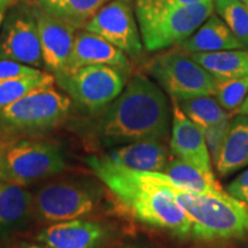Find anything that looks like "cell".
<instances>
[{
    "label": "cell",
    "mask_w": 248,
    "mask_h": 248,
    "mask_svg": "<svg viewBox=\"0 0 248 248\" xmlns=\"http://www.w3.org/2000/svg\"><path fill=\"white\" fill-rule=\"evenodd\" d=\"M57 78L73 100L91 110L107 107L124 89V78L119 68L107 64L80 68Z\"/></svg>",
    "instance_id": "9c48e42d"
},
{
    "label": "cell",
    "mask_w": 248,
    "mask_h": 248,
    "mask_svg": "<svg viewBox=\"0 0 248 248\" xmlns=\"http://www.w3.org/2000/svg\"><path fill=\"white\" fill-rule=\"evenodd\" d=\"M0 60L15 61L39 68L44 62L33 8L13 7L0 31Z\"/></svg>",
    "instance_id": "30bf717a"
},
{
    "label": "cell",
    "mask_w": 248,
    "mask_h": 248,
    "mask_svg": "<svg viewBox=\"0 0 248 248\" xmlns=\"http://www.w3.org/2000/svg\"><path fill=\"white\" fill-rule=\"evenodd\" d=\"M100 200L98 185L84 181L52 182L33 195L35 213L48 223L83 218L98 208Z\"/></svg>",
    "instance_id": "52a82bcc"
},
{
    "label": "cell",
    "mask_w": 248,
    "mask_h": 248,
    "mask_svg": "<svg viewBox=\"0 0 248 248\" xmlns=\"http://www.w3.org/2000/svg\"><path fill=\"white\" fill-rule=\"evenodd\" d=\"M14 2V0H0V8L5 7L7 8L8 6H11Z\"/></svg>",
    "instance_id": "836d02e7"
},
{
    "label": "cell",
    "mask_w": 248,
    "mask_h": 248,
    "mask_svg": "<svg viewBox=\"0 0 248 248\" xmlns=\"http://www.w3.org/2000/svg\"><path fill=\"white\" fill-rule=\"evenodd\" d=\"M190 55L217 80L248 76V49H226Z\"/></svg>",
    "instance_id": "44dd1931"
},
{
    "label": "cell",
    "mask_w": 248,
    "mask_h": 248,
    "mask_svg": "<svg viewBox=\"0 0 248 248\" xmlns=\"http://www.w3.org/2000/svg\"><path fill=\"white\" fill-rule=\"evenodd\" d=\"M6 9L5 7H1L0 8V31H1V27H2V23H4V20H5V13H6Z\"/></svg>",
    "instance_id": "d6a6232c"
},
{
    "label": "cell",
    "mask_w": 248,
    "mask_h": 248,
    "mask_svg": "<svg viewBox=\"0 0 248 248\" xmlns=\"http://www.w3.org/2000/svg\"><path fill=\"white\" fill-rule=\"evenodd\" d=\"M173 185L183 190L197 193H219L224 192L214 173H208L193 164L181 159L169 160L163 171Z\"/></svg>",
    "instance_id": "7402d4cb"
},
{
    "label": "cell",
    "mask_w": 248,
    "mask_h": 248,
    "mask_svg": "<svg viewBox=\"0 0 248 248\" xmlns=\"http://www.w3.org/2000/svg\"><path fill=\"white\" fill-rule=\"evenodd\" d=\"M244 1H246V2H247V4H248V0H244Z\"/></svg>",
    "instance_id": "8d00e7d4"
},
{
    "label": "cell",
    "mask_w": 248,
    "mask_h": 248,
    "mask_svg": "<svg viewBox=\"0 0 248 248\" xmlns=\"http://www.w3.org/2000/svg\"><path fill=\"white\" fill-rule=\"evenodd\" d=\"M228 193L235 199L248 203V169L230 182L228 185Z\"/></svg>",
    "instance_id": "83f0119b"
},
{
    "label": "cell",
    "mask_w": 248,
    "mask_h": 248,
    "mask_svg": "<svg viewBox=\"0 0 248 248\" xmlns=\"http://www.w3.org/2000/svg\"><path fill=\"white\" fill-rule=\"evenodd\" d=\"M95 64H107L125 69L129 68V59L123 51L102 37L86 30L80 31L76 33L66 70L61 75L75 73L80 68Z\"/></svg>",
    "instance_id": "2e32d148"
},
{
    "label": "cell",
    "mask_w": 248,
    "mask_h": 248,
    "mask_svg": "<svg viewBox=\"0 0 248 248\" xmlns=\"http://www.w3.org/2000/svg\"><path fill=\"white\" fill-rule=\"evenodd\" d=\"M135 1H141V2H151V4H161V5H175V6H184V5H193V4H199V2L209 1V0H135Z\"/></svg>",
    "instance_id": "f1b7e54d"
},
{
    "label": "cell",
    "mask_w": 248,
    "mask_h": 248,
    "mask_svg": "<svg viewBox=\"0 0 248 248\" xmlns=\"http://www.w3.org/2000/svg\"><path fill=\"white\" fill-rule=\"evenodd\" d=\"M119 248H141V247L135 246V245H126V246H122V247H119Z\"/></svg>",
    "instance_id": "d590c367"
},
{
    "label": "cell",
    "mask_w": 248,
    "mask_h": 248,
    "mask_svg": "<svg viewBox=\"0 0 248 248\" xmlns=\"http://www.w3.org/2000/svg\"><path fill=\"white\" fill-rule=\"evenodd\" d=\"M85 30L102 37L130 57L142 51L139 26L129 0H113L85 23Z\"/></svg>",
    "instance_id": "8fae6325"
},
{
    "label": "cell",
    "mask_w": 248,
    "mask_h": 248,
    "mask_svg": "<svg viewBox=\"0 0 248 248\" xmlns=\"http://www.w3.org/2000/svg\"><path fill=\"white\" fill-rule=\"evenodd\" d=\"M170 151L177 159L193 164L203 171L214 173L212 155L203 133L186 116L175 99H172Z\"/></svg>",
    "instance_id": "5bb4252c"
},
{
    "label": "cell",
    "mask_w": 248,
    "mask_h": 248,
    "mask_svg": "<svg viewBox=\"0 0 248 248\" xmlns=\"http://www.w3.org/2000/svg\"><path fill=\"white\" fill-rule=\"evenodd\" d=\"M214 163L221 176L232 175L248 166V116L239 114L231 120Z\"/></svg>",
    "instance_id": "d6986e66"
},
{
    "label": "cell",
    "mask_w": 248,
    "mask_h": 248,
    "mask_svg": "<svg viewBox=\"0 0 248 248\" xmlns=\"http://www.w3.org/2000/svg\"><path fill=\"white\" fill-rule=\"evenodd\" d=\"M248 94V76L217 80L214 97L225 110H238Z\"/></svg>",
    "instance_id": "484cf974"
},
{
    "label": "cell",
    "mask_w": 248,
    "mask_h": 248,
    "mask_svg": "<svg viewBox=\"0 0 248 248\" xmlns=\"http://www.w3.org/2000/svg\"><path fill=\"white\" fill-rule=\"evenodd\" d=\"M107 1L108 0H53L51 4L42 8L49 14L70 21L80 28L84 27Z\"/></svg>",
    "instance_id": "603a6c76"
},
{
    "label": "cell",
    "mask_w": 248,
    "mask_h": 248,
    "mask_svg": "<svg viewBox=\"0 0 248 248\" xmlns=\"http://www.w3.org/2000/svg\"><path fill=\"white\" fill-rule=\"evenodd\" d=\"M170 130L168 99L148 77L137 75L115 100L105 107L95 135L104 147L139 140H164Z\"/></svg>",
    "instance_id": "6da1fadb"
},
{
    "label": "cell",
    "mask_w": 248,
    "mask_h": 248,
    "mask_svg": "<svg viewBox=\"0 0 248 248\" xmlns=\"http://www.w3.org/2000/svg\"><path fill=\"white\" fill-rule=\"evenodd\" d=\"M148 73L171 97L181 101L202 95H214L217 79L190 54L169 52L148 64Z\"/></svg>",
    "instance_id": "ba28073f"
},
{
    "label": "cell",
    "mask_w": 248,
    "mask_h": 248,
    "mask_svg": "<svg viewBox=\"0 0 248 248\" xmlns=\"http://www.w3.org/2000/svg\"><path fill=\"white\" fill-rule=\"evenodd\" d=\"M238 113L241 114V115H246L248 116V94L246 99H245L243 104H241V106L239 107V109H238Z\"/></svg>",
    "instance_id": "4dcf8cb0"
},
{
    "label": "cell",
    "mask_w": 248,
    "mask_h": 248,
    "mask_svg": "<svg viewBox=\"0 0 248 248\" xmlns=\"http://www.w3.org/2000/svg\"><path fill=\"white\" fill-rule=\"evenodd\" d=\"M4 181V144L0 140V183Z\"/></svg>",
    "instance_id": "f546056e"
},
{
    "label": "cell",
    "mask_w": 248,
    "mask_h": 248,
    "mask_svg": "<svg viewBox=\"0 0 248 248\" xmlns=\"http://www.w3.org/2000/svg\"><path fill=\"white\" fill-rule=\"evenodd\" d=\"M106 159L137 171H163L169 150L162 140H139L111 148Z\"/></svg>",
    "instance_id": "ac0fdd59"
},
{
    "label": "cell",
    "mask_w": 248,
    "mask_h": 248,
    "mask_svg": "<svg viewBox=\"0 0 248 248\" xmlns=\"http://www.w3.org/2000/svg\"><path fill=\"white\" fill-rule=\"evenodd\" d=\"M39 70L38 68L27 66V64L18 63L15 61L0 60V83L12 78H17V77L32 75V74L38 73Z\"/></svg>",
    "instance_id": "4316f807"
},
{
    "label": "cell",
    "mask_w": 248,
    "mask_h": 248,
    "mask_svg": "<svg viewBox=\"0 0 248 248\" xmlns=\"http://www.w3.org/2000/svg\"><path fill=\"white\" fill-rule=\"evenodd\" d=\"M55 76L39 70L32 75L17 77L0 83V109L13 104L27 93L42 86L53 85Z\"/></svg>",
    "instance_id": "cb8c5ba5"
},
{
    "label": "cell",
    "mask_w": 248,
    "mask_h": 248,
    "mask_svg": "<svg viewBox=\"0 0 248 248\" xmlns=\"http://www.w3.org/2000/svg\"><path fill=\"white\" fill-rule=\"evenodd\" d=\"M35 212L33 195L22 185L0 183V245L23 231Z\"/></svg>",
    "instance_id": "e0dca14e"
},
{
    "label": "cell",
    "mask_w": 248,
    "mask_h": 248,
    "mask_svg": "<svg viewBox=\"0 0 248 248\" xmlns=\"http://www.w3.org/2000/svg\"><path fill=\"white\" fill-rule=\"evenodd\" d=\"M142 44L155 52L181 45L214 13V0L175 6L135 1Z\"/></svg>",
    "instance_id": "5b68a950"
},
{
    "label": "cell",
    "mask_w": 248,
    "mask_h": 248,
    "mask_svg": "<svg viewBox=\"0 0 248 248\" xmlns=\"http://www.w3.org/2000/svg\"><path fill=\"white\" fill-rule=\"evenodd\" d=\"M110 237V229L104 223L77 218L52 223L37 239L48 248H102Z\"/></svg>",
    "instance_id": "4fadbf2b"
},
{
    "label": "cell",
    "mask_w": 248,
    "mask_h": 248,
    "mask_svg": "<svg viewBox=\"0 0 248 248\" xmlns=\"http://www.w3.org/2000/svg\"><path fill=\"white\" fill-rule=\"evenodd\" d=\"M14 248H48L47 246H40V245H36V244H28V243H22L17 246H15Z\"/></svg>",
    "instance_id": "1f68e13d"
},
{
    "label": "cell",
    "mask_w": 248,
    "mask_h": 248,
    "mask_svg": "<svg viewBox=\"0 0 248 248\" xmlns=\"http://www.w3.org/2000/svg\"><path fill=\"white\" fill-rule=\"evenodd\" d=\"M178 104L186 116L203 133L212 160L215 161L231 122L230 114L212 95L185 99Z\"/></svg>",
    "instance_id": "9a60e30c"
},
{
    "label": "cell",
    "mask_w": 248,
    "mask_h": 248,
    "mask_svg": "<svg viewBox=\"0 0 248 248\" xmlns=\"http://www.w3.org/2000/svg\"><path fill=\"white\" fill-rule=\"evenodd\" d=\"M37 1L39 2L40 7H45V6H47L48 4H51V2L53 1V0H37Z\"/></svg>",
    "instance_id": "e575fe53"
},
{
    "label": "cell",
    "mask_w": 248,
    "mask_h": 248,
    "mask_svg": "<svg viewBox=\"0 0 248 248\" xmlns=\"http://www.w3.org/2000/svg\"><path fill=\"white\" fill-rule=\"evenodd\" d=\"M214 9L248 49V4L244 0H214Z\"/></svg>",
    "instance_id": "d4e9b609"
},
{
    "label": "cell",
    "mask_w": 248,
    "mask_h": 248,
    "mask_svg": "<svg viewBox=\"0 0 248 248\" xmlns=\"http://www.w3.org/2000/svg\"><path fill=\"white\" fill-rule=\"evenodd\" d=\"M88 164L102 184L137 221L177 237H191L192 224L185 210L166 185L113 163L105 156L89 157Z\"/></svg>",
    "instance_id": "7a4b0ae2"
},
{
    "label": "cell",
    "mask_w": 248,
    "mask_h": 248,
    "mask_svg": "<svg viewBox=\"0 0 248 248\" xmlns=\"http://www.w3.org/2000/svg\"><path fill=\"white\" fill-rule=\"evenodd\" d=\"M4 144V181L29 185L63 171L66 157L59 145L21 138Z\"/></svg>",
    "instance_id": "8992f818"
},
{
    "label": "cell",
    "mask_w": 248,
    "mask_h": 248,
    "mask_svg": "<svg viewBox=\"0 0 248 248\" xmlns=\"http://www.w3.org/2000/svg\"><path fill=\"white\" fill-rule=\"evenodd\" d=\"M153 181L166 185L185 210L192 224L191 237L203 241L243 239L248 235V203L226 192L197 193L173 185L161 171H147Z\"/></svg>",
    "instance_id": "3957f363"
},
{
    "label": "cell",
    "mask_w": 248,
    "mask_h": 248,
    "mask_svg": "<svg viewBox=\"0 0 248 248\" xmlns=\"http://www.w3.org/2000/svg\"><path fill=\"white\" fill-rule=\"evenodd\" d=\"M71 100L53 85L35 89L0 109V140L11 141L51 131L67 119Z\"/></svg>",
    "instance_id": "277c9868"
},
{
    "label": "cell",
    "mask_w": 248,
    "mask_h": 248,
    "mask_svg": "<svg viewBox=\"0 0 248 248\" xmlns=\"http://www.w3.org/2000/svg\"><path fill=\"white\" fill-rule=\"evenodd\" d=\"M181 47L188 54L245 48L224 21L214 13L182 43Z\"/></svg>",
    "instance_id": "ffe728a7"
},
{
    "label": "cell",
    "mask_w": 248,
    "mask_h": 248,
    "mask_svg": "<svg viewBox=\"0 0 248 248\" xmlns=\"http://www.w3.org/2000/svg\"><path fill=\"white\" fill-rule=\"evenodd\" d=\"M33 13L38 26L43 62L57 77L66 70L78 27L43 8L35 7Z\"/></svg>",
    "instance_id": "7c38bea8"
}]
</instances>
